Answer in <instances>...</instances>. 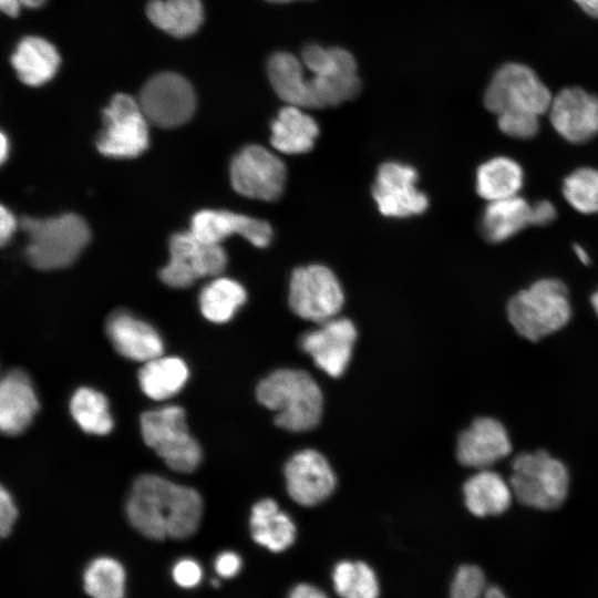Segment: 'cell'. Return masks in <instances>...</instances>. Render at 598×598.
<instances>
[{
	"label": "cell",
	"instance_id": "29",
	"mask_svg": "<svg viewBox=\"0 0 598 598\" xmlns=\"http://www.w3.org/2000/svg\"><path fill=\"white\" fill-rule=\"evenodd\" d=\"M150 21L174 37L193 34L203 22L200 0H152L146 7Z\"/></svg>",
	"mask_w": 598,
	"mask_h": 598
},
{
	"label": "cell",
	"instance_id": "35",
	"mask_svg": "<svg viewBox=\"0 0 598 598\" xmlns=\"http://www.w3.org/2000/svg\"><path fill=\"white\" fill-rule=\"evenodd\" d=\"M450 598H507V596L498 586L487 581L481 567L465 564L454 574Z\"/></svg>",
	"mask_w": 598,
	"mask_h": 598
},
{
	"label": "cell",
	"instance_id": "39",
	"mask_svg": "<svg viewBox=\"0 0 598 598\" xmlns=\"http://www.w3.org/2000/svg\"><path fill=\"white\" fill-rule=\"evenodd\" d=\"M241 568V559L234 551H223L215 560L217 574L224 578L236 576Z\"/></svg>",
	"mask_w": 598,
	"mask_h": 598
},
{
	"label": "cell",
	"instance_id": "13",
	"mask_svg": "<svg viewBox=\"0 0 598 598\" xmlns=\"http://www.w3.org/2000/svg\"><path fill=\"white\" fill-rule=\"evenodd\" d=\"M416 171L398 162L383 163L372 186V195L380 213L386 217H409L426 210L429 199L415 182Z\"/></svg>",
	"mask_w": 598,
	"mask_h": 598
},
{
	"label": "cell",
	"instance_id": "40",
	"mask_svg": "<svg viewBox=\"0 0 598 598\" xmlns=\"http://www.w3.org/2000/svg\"><path fill=\"white\" fill-rule=\"evenodd\" d=\"M557 210L553 203L549 200H539L532 204L530 208V223L534 226L548 225L555 220Z\"/></svg>",
	"mask_w": 598,
	"mask_h": 598
},
{
	"label": "cell",
	"instance_id": "14",
	"mask_svg": "<svg viewBox=\"0 0 598 598\" xmlns=\"http://www.w3.org/2000/svg\"><path fill=\"white\" fill-rule=\"evenodd\" d=\"M300 339L301 349L327 374L338 378L347 369L357 339V329L348 318L334 317L319 323Z\"/></svg>",
	"mask_w": 598,
	"mask_h": 598
},
{
	"label": "cell",
	"instance_id": "21",
	"mask_svg": "<svg viewBox=\"0 0 598 598\" xmlns=\"http://www.w3.org/2000/svg\"><path fill=\"white\" fill-rule=\"evenodd\" d=\"M270 144L275 150L288 155L309 152L319 135L318 123L301 107H281L270 125Z\"/></svg>",
	"mask_w": 598,
	"mask_h": 598
},
{
	"label": "cell",
	"instance_id": "26",
	"mask_svg": "<svg viewBox=\"0 0 598 598\" xmlns=\"http://www.w3.org/2000/svg\"><path fill=\"white\" fill-rule=\"evenodd\" d=\"M267 75L275 93L288 105L309 109V84L301 60L287 51L272 53Z\"/></svg>",
	"mask_w": 598,
	"mask_h": 598
},
{
	"label": "cell",
	"instance_id": "47",
	"mask_svg": "<svg viewBox=\"0 0 598 598\" xmlns=\"http://www.w3.org/2000/svg\"><path fill=\"white\" fill-rule=\"evenodd\" d=\"M591 305H592V308L598 317V289L592 293L591 296Z\"/></svg>",
	"mask_w": 598,
	"mask_h": 598
},
{
	"label": "cell",
	"instance_id": "36",
	"mask_svg": "<svg viewBox=\"0 0 598 598\" xmlns=\"http://www.w3.org/2000/svg\"><path fill=\"white\" fill-rule=\"evenodd\" d=\"M499 130L507 136L527 140L539 130V116L530 113L506 112L497 115Z\"/></svg>",
	"mask_w": 598,
	"mask_h": 598
},
{
	"label": "cell",
	"instance_id": "44",
	"mask_svg": "<svg viewBox=\"0 0 598 598\" xmlns=\"http://www.w3.org/2000/svg\"><path fill=\"white\" fill-rule=\"evenodd\" d=\"M589 16L598 18V0H575Z\"/></svg>",
	"mask_w": 598,
	"mask_h": 598
},
{
	"label": "cell",
	"instance_id": "33",
	"mask_svg": "<svg viewBox=\"0 0 598 598\" xmlns=\"http://www.w3.org/2000/svg\"><path fill=\"white\" fill-rule=\"evenodd\" d=\"M83 586L92 598H124V568L111 557L95 558L83 574Z\"/></svg>",
	"mask_w": 598,
	"mask_h": 598
},
{
	"label": "cell",
	"instance_id": "1",
	"mask_svg": "<svg viewBox=\"0 0 598 598\" xmlns=\"http://www.w3.org/2000/svg\"><path fill=\"white\" fill-rule=\"evenodd\" d=\"M131 525L147 538L183 539L196 533L202 515L200 494L155 474L134 481L126 501Z\"/></svg>",
	"mask_w": 598,
	"mask_h": 598
},
{
	"label": "cell",
	"instance_id": "20",
	"mask_svg": "<svg viewBox=\"0 0 598 598\" xmlns=\"http://www.w3.org/2000/svg\"><path fill=\"white\" fill-rule=\"evenodd\" d=\"M39 401L29 375L21 369L8 371L0 383V429L4 435H19L32 423Z\"/></svg>",
	"mask_w": 598,
	"mask_h": 598
},
{
	"label": "cell",
	"instance_id": "45",
	"mask_svg": "<svg viewBox=\"0 0 598 598\" xmlns=\"http://www.w3.org/2000/svg\"><path fill=\"white\" fill-rule=\"evenodd\" d=\"M574 251H575L576 256L579 258V260L582 264H585V265L589 264V255L587 254L585 248H582L579 245H575L574 246Z\"/></svg>",
	"mask_w": 598,
	"mask_h": 598
},
{
	"label": "cell",
	"instance_id": "10",
	"mask_svg": "<svg viewBox=\"0 0 598 598\" xmlns=\"http://www.w3.org/2000/svg\"><path fill=\"white\" fill-rule=\"evenodd\" d=\"M287 178L285 163L260 145H247L233 158L230 182L234 189L248 198L274 202L283 193Z\"/></svg>",
	"mask_w": 598,
	"mask_h": 598
},
{
	"label": "cell",
	"instance_id": "31",
	"mask_svg": "<svg viewBox=\"0 0 598 598\" xmlns=\"http://www.w3.org/2000/svg\"><path fill=\"white\" fill-rule=\"evenodd\" d=\"M70 413L89 434L106 435L114 425L106 396L92 388H79L70 400Z\"/></svg>",
	"mask_w": 598,
	"mask_h": 598
},
{
	"label": "cell",
	"instance_id": "30",
	"mask_svg": "<svg viewBox=\"0 0 598 598\" xmlns=\"http://www.w3.org/2000/svg\"><path fill=\"white\" fill-rule=\"evenodd\" d=\"M247 298L245 288L236 280L217 278L199 296L203 316L215 323L230 320Z\"/></svg>",
	"mask_w": 598,
	"mask_h": 598
},
{
	"label": "cell",
	"instance_id": "38",
	"mask_svg": "<svg viewBox=\"0 0 598 598\" xmlns=\"http://www.w3.org/2000/svg\"><path fill=\"white\" fill-rule=\"evenodd\" d=\"M18 517V509L11 494L1 486L0 488V534L2 537L10 535Z\"/></svg>",
	"mask_w": 598,
	"mask_h": 598
},
{
	"label": "cell",
	"instance_id": "27",
	"mask_svg": "<svg viewBox=\"0 0 598 598\" xmlns=\"http://www.w3.org/2000/svg\"><path fill=\"white\" fill-rule=\"evenodd\" d=\"M188 375L189 370L184 360L162 354L144 362L137 379L146 396L161 401L178 393L186 384Z\"/></svg>",
	"mask_w": 598,
	"mask_h": 598
},
{
	"label": "cell",
	"instance_id": "19",
	"mask_svg": "<svg viewBox=\"0 0 598 598\" xmlns=\"http://www.w3.org/2000/svg\"><path fill=\"white\" fill-rule=\"evenodd\" d=\"M105 331L114 349L124 358L144 363L163 354L164 344L158 332L127 311L112 312Z\"/></svg>",
	"mask_w": 598,
	"mask_h": 598
},
{
	"label": "cell",
	"instance_id": "16",
	"mask_svg": "<svg viewBox=\"0 0 598 598\" xmlns=\"http://www.w3.org/2000/svg\"><path fill=\"white\" fill-rule=\"evenodd\" d=\"M285 476L289 496L303 506L323 502L336 487V476L330 464L313 450H303L292 455L286 464Z\"/></svg>",
	"mask_w": 598,
	"mask_h": 598
},
{
	"label": "cell",
	"instance_id": "15",
	"mask_svg": "<svg viewBox=\"0 0 598 598\" xmlns=\"http://www.w3.org/2000/svg\"><path fill=\"white\" fill-rule=\"evenodd\" d=\"M549 117L563 138L586 143L598 134V96L580 87L564 89L551 100Z\"/></svg>",
	"mask_w": 598,
	"mask_h": 598
},
{
	"label": "cell",
	"instance_id": "43",
	"mask_svg": "<svg viewBox=\"0 0 598 598\" xmlns=\"http://www.w3.org/2000/svg\"><path fill=\"white\" fill-rule=\"evenodd\" d=\"M44 0H0L1 10L11 17L18 16L22 6L29 8L40 7Z\"/></svg>",
	"mask_w": 598,
	"mask_h": 598
},
{
	"label": "cell",
	"instance_id": "5",
	"mask_svg": "<svg viewBox=\"0 0 598 598\" xmlns=\"http://www.w3.org/2000/svg\"><path fill=\"white\" fill-rule=\"evenodd\" d=\"M509 485L520 504L550 511L565 502L569 474L565 464L548 452H525L518 454L512 463Z\"/></svg>",
	"mask_w": 598,
	"mask_h": 598
},
{
	"label": "cell",
	"instance_id": "4",
	"mask_svg": "<svg viewBox=\"0 0 598 598\" xmlns=\"http://www.w3.org/2000/svg\"><path fill=\"white\" fill-rule=\"evenodd\" d=\"M20 224L28 235L27 258L41 270L71 265L90 240L86 223L72 213L50 218L23 217Z\"/></svg>",
	"mask_w": 598,
	"mask_h": 598
},
{
	"label": "cell",
	"instance_id": "24",
	"mask_svg": "<svg viewBox=\"0 0 598 598\" xmlns=\"http://www.w3.org/2000/svg\"><path fill=\"white\" fill-rule=\"evenodd\" d=\"M530 208L525 198L514 196L489 202L481 217V233L489 243L505 241L523 230L530 223Z\"/></svg>",
	"mask_w": 598,
	"mask_h": 598
},
{
	"label": "cell",
	"instance_id": "48",
	"mask_svg": "<svg viewBox=\"0 0 598 598\" xmlns=\"http://www.w3.org/2000/svg\"><path fill=\"white\" fill-rule=\"evenodd\" d=\"M265 1H268V2H271V3H287V2L295 1V0H265Z\"/></svg>",
	"mask_w": 598,
	"mask_h": 598
},
{
	"label": "cell",
	"instance_id": "42",
	"mask_svg": "<svg viewBox=\"0 0 598 598\" xmlns=\"http://www.w3.org/2000/svg\"><path fill=\"white\" fill-rule=\"evenodd\" d=\"M287 598H328V596L315 585L300 582L291 589Z\"/></svg>",
	"mask_w": 598,
	"mask_h": 598
},
{
	"label": "cell",
	"instance_id": "34",
	"mask_svg": "<svg viewBox=\"0 0 598 598\" xmlns=\"http://www.w3.org/2000/svg\"><path fill=\"white\" fill-rule=\"evenodd\" d=\"M563 195L581 214L598 213V169L580 167L565 177Z\"/></svg>",
	"mask_w": 598,
	"mask_h": 598
},
{
	"label": "cell",
	"instance_id": "32",
	"mask_svg": "<svg viewBox=\"0 0 598 598\" xmlns=\"http://www.w3.org/2000/svg\"><path fill=\"white\" fill-rule=\"evenodd\" d=\"M332 584L341 598H378V577L367 563L341 560L332 570Z\"/></svg>",
	"mask_w": 598,
	"mask_h": 598
},
{
	"label": "cell",
	"instance_id": "2",
	"mask_svg": "<svg viewBox=\"0 0 598 598\" xmlns=\"http://www.w3.org/2000/svg\"><path fill=\"white\" fill-rule=\"evenodd\" d=\"M256 395L264 406L276 413L275 423L287 431H309L320 421L322 393L306 371L276 370L259 382Z\"/></svg>",
	"mask_w": 598,
	"mask_h": 598
},
{
	"label": "cell",
	"instance_id": "22",
	"mask_svg": "<svg viewBox=\"0 0 598 598\" xmlns=\"http://www.w3.org/2000/svg\"><path fill=\"white\" fill-rule=\"evenodd\" d=\"M467 509L477 517L497 516L507 511L513 491L501 474L489 468L480 470L463 485Z\"/></svg>",
	"mask_w": 598,
	"mask_h": 598
},
{
	"label": "cell",
	"instance_id": "18",
	"mask_svg": "<svg viewBox=\"0 0 598 598\" xmlns=\"http://www.w3.org/2000/svg\"><path fill=\"white\" fill-rule=\"evenodd\" d=\"M190 233L208 244L240 235L256 247H266L272 239V228L266 220L227 210L198 212L192 219Z\"/></svg>",
	"mask_w": 598,
	"mask_h": 598
},
{
	"label": "cell",
	"instance_id": "7",
	"mask_svg": "<svg viewBox=\"0 0 598 598\" xmlns=\"http://www.w3.org/2000/svg\"><path fill=\"white\" fill-rule=\"evenodd\" d=\"M551 94L536 73L519 63H506L488 84L484 104L496 115L506 112L530 113L540 116L551 104Z\"/></svg>",
	"mask_w": 598,
	"mask_h": 598
},
{
	"label": "cell",
	"instance_id": "12",
	"mask_svg": "<svg viewBox=\"0 0 598 598\" xmlns=\"http://www.w3.org/2000/svg\"><path fill=\"white\" fill-rule=\"evenodd\" d=\"M138 103L147 121L161 127H175L192 117L195 94L183 76L165 72L144 85Z\"/></svg>",
	"mask_w": 598,
	"mask_h": 598
},
{
	"label": "cell",
	"instance_id": "3",
	"mask_svg": "<svg viewBox=\"0 0 598 598\" xmlns=\"http://www.w3.org/2000/svg\"><path fill=\"white\" fill-rule=\"evenodd\" d=\"M507 317L519 336L538 341L564 328L571 317L568 289L556 278L539 279L513 296Z\"/></svg>",
	"mask_w": 598,
	"mask_h": 598
},
{
	"label": "cell",
	"instance_id": "46",
	"mask_svg": "<svg viewBox=\"0 0 598 598\" xmlns=\"http://www.w3.org/2000/svg\"><path fill=\"white\" fill-rule=\"evenodd\" d=\"M0 155L1 161L3 162L6 159L7 153H8V142L3 133H1V142H0Z\"/></svg>",
	"mask_w": 598,
	"mask_h": 598
},
{
	"label": "cell",
	"instance_id": "9",
	"mask_svg": "<svg viewBox=\"0 0 598 598\" xmlns=\"http://www.w3.org/2000/svg\"><path fill=\"white\" fill-rule=\"evenodd\" d=\"M102 115L103 128L96 138L100 153L107 157L130 158L145 151L147 118L137 101L126 94H116Z\"/></svg>",
	"mask_w": 598,
	"mask_h": 598
},
{
	"label": "cell",
	"instance_id": "41",
	"mask_svg": "<svg viewBox=\"0 0 598 598\" xmlns=\"http://www.w3.org/2000/svg\"><path fill=\"white\" fill-rule=\"evenodd\" d=\"M0 220V241L4 245L16 231L17 220L12 213L4 206H1Z\"/></svg>",
	"mask_w": 598,
	"mask_h": 598
},
{
	"label": "cell",
	"instance_id": "6",
	"mask_svg": "<svg viewBox=\"0 0 598 598\" xmlns=\"http://www.w3.org/2000/svg\"><path fill=\"white\" fill-rule=\"evenodd\" d=\"M145 444L175 472L192 473L202 462V448L188 431L185 411L168 405L141 415Z\"/></svg>",
	"mask_w": 598,
	"mask_h": 598
},
{
	"label": "cell",
	"instance_id": "49",
	"mask_svg": "<svg viewBox=\"0 0 598 598\" xmlns=\"http://www.w3.org/2000/svg\"><path fill=\"white\" fill-rule=\"evenodd\" d=\"M212 585H213L214 587H218L219 582H218V580L214 579V580H212Z\"/></svg>",
	"mask_w": 598,
	"mask_h": 598
},
{
	"label": "cell",
	"instance_id": "8",
	"mask_svg": "<svg viewBox=\"0 0 598 598\" xmlns=\"http://www.w3.org/2000/svg\"><path fill=\"white\" fill-rule=\"evenodd\" d=\"M288 302L298 317L321 323L337 317L344 295L340 281L328 267L309 265L293 270Z\"/></svg>",
	"mask_w": 598,
	"mask_h": 598
},
{
	"label": "cell",
	"instance_id": "28",
	"mask_svg": "<svg viewBox=\"0 0 598 598\" xmlns=\"http://www.w3.org/2000/svg\"><path fill=\"white\" fill-rule=\"evenodd\" d=\"M523 184L522 166L507 156L489 158L476 172V192L488 203L517 196Z\"/></svg>",
	"mask_w": 598,
	"mask_h": 598
},
{
	"label": "cell",
	"instance_id": "23",
	"mask_svg": "<svg viewBox=\"0 0 598 598\" xmlns=\"http://www.w3.org/2000/svg\"><path fill=\"white\" fill-rule=\"evenodd\" d=\"M250 533L255 543L272 553H280L293 544L296 526L274 499L265 498L251 509Z\"/></svg>",
	"mask_w": 598,
	"mask_h": 598
},
{
	"label": "cell",
	"instance_id": "25",
	"mask_svg": "<svg viewBox=\"0 0 598 598\" xmlns=\"http://www.w3.org/2000/svg\"><path fill=\"white\" fill-rule=\"evenodd\" d=\"M11 63L23 83L38 86L52 79L60 58L55 48L47 40L27 37L17 45Z\"/></svg>",
	"mask_w": 598,
	"mask_h": 598
},
{
	"label": "cell",
	"instance_id": "11",
	"mask_svg": "<svg viewBox=\"0 0 598 598\" xmlns=\"http://www.w3.org/2000/svg\"><path fill=\"white\" fill-rule=\"evenodd\" d=\"M169 254L171 259L159 277L174 288H186L198 278L219 275L227 265V255L220 244L204 243L190 231L172 236Z\"/></svg>",
	"mask_w": 598,
	"mask_h": 598
},
{
	"label": "cell",
	"instance_id": "17",
	"mask_svg": "<svg viewBox=\"0 0 598 598\" xmlns=\"http://www.w3.org/2000/svg\"><path fill=\"white\" fill-rule=\"evenodd\" d=\"M511 452L512 442L506 427L489 416L474 420L457 440V460L467 467L488 468Z\"/></svg>",
	"mask_w": 598,
	"mask_h": 598
},
{
	"label": "cell",
	"instance_id": "37",
	"mask_svg": "<svg viewBox=\"0 0 598 598\" xmlns=\"http://www.w3.org/2000/svg\"><path fill=\"white\" fill-rule=\"evenodd\" d=\"M173 578L181 587L190 588L199 582L202 569L195 560L182 559L173 568Z\"/></svg>",
	"mask_w": 598,
	"mask_h": 598
}]
</instances>
